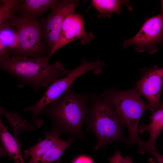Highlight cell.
Segmentation results:
<instances>
[{
  "label": "cell",
  "mask_w": 163,
  "mask_h": 163,
  "mask_svg": "<svg viewBox=\"0 0 163 163\" xmlns=\"http://www.w3.org/2000/svg\"><path fill=\"white\" fill-rule=\"evenodd\" d=\"M143 75L136 84V88L141 95L147 101L152 112L161 106L160 97L163 85V67L157 66L142 69Z\"/></svg>",
  "instance_id": "30bf717a"
},
{
  "label": "cell",
  "mask_w": 163,
  "mask_h": 163,
  "mask_svg": "<svg viewBox=\"0 0 163 163\" xmlns=\"http://www.w3.org/2000/svg\"><path fill=\"white\" fill-rule=\"evenodd\" d=\"M123 4L129 10L132 11L133 8L127 0H92L91 3V5L97 11L99 18H110L113 13L120 14L122 11L120 6Z\"/></svg>",
  "instance_id": "9a60e30c"
},
{
  "label": "cell",
  "mask_w": 163,
  "mask_h": 163,
  "mask_svg": "<svg viewBox=\"0 0 163 163\" xmlns=\"http://www.w3.org/2000/svg\"><path fill=\"white\" fill-rule=\"evenodd\" d=\"M161 13L163 14V0L161 1Z\"/></svg>",
  "instance_id": "603a6c76"
},
{
  "label": "cell",
  "mask_w": 163,
  "mask_h": 163,
  "mask_svg": "<svg viewBox=\"0 0 163 163\" xmlns=\"http://www.w3.org/2000/svg\"><path fill=\"white\" fill-rule=\"evenodd\" d=\"M110 163H133V159L130 156L123 157L121 152L117 150L111 156L108 158Z\"/></svg>",
  "instance_id": "d6986e66"
},
{
  "label": "cell",
  "mask_w": 163,
  "mask_h": 163,
  "mask_svg": "<svg viewBox=\"0 0 163 163\" xmlns=\"http://www.w3.org/2000/svg\"><path fill=\"white\" fill-rule=\"evenodd\" d=\"M20 0H1L0 8V30L11 26L10 22L15 14L14 8Z\"/></svg>",
  "instance_id": "e0dca14e"
},
{
  "label": "cell",
  "mask_w": 163,
  "mask_h": 163,
  "mask_svg": "<svg viewBox=\"0 0 163 163\" xmlns=\"http://www.w3.org/2000/svg\"><path fill=\"white\" fill-rule=\"evenodd\" d=\"M151 121L148 125H142L139 128L140 133L147 131L149 133V140L144 142L142 145L138 149L141 153H149L156 150L155 146L156 140L163 130V102L157 109L151 112Z\"/></svg>",
  "instance_id": "7c38bea8"
},
{
  "label": "cell",
  "mask_w": 163,
  "mask_h": 163,
  "mask_svg": "<svg viewBox=\"0 0 163 163\" xmlns=\"http://www.w3.org/2000/svg\"><path fill=\"white\" fill-rule=\"evenodd\" d=\"M150 154L155 158L159 163H163V155L156 150L152 152Z\"/></svg>",
  "instance_id": "44dd1931"
},
{
  "label": "cell",
  "mask_w": 163,
  "mask_h": 163,
  "mask_svg": "<svg viewBox=\"0 0 163 163\" xmlns=\"http://www.w3.org/2000/svg\"><path fill=\"white\" fill-rule=\"evenodd\" d=\"M0 115H4L6 118L14 132V136L17 137L23 131H32L36 128L26 120H22L19 113L8 111L0 107Z\"/></svg>",
  "instance_id": "2e32d148"
},
{
  "label": "cell",
  "mask_w": 163,
  "mask_h": 163,
  "mask_svg": "<svg viewBox=\"0 0 163 163\" xmlns=\"http://www.w3.org/2000/svg\"><path fill=\"white\" fill-rule=\"evenodd\" d=\"M149 163H156L153 158H150L149 160Z\"/></svg>",
  "instance_id": "7402d4cb"
},
{
  "label": "cell",
  "mask_w": 163,
  "mask_h": 163,
  "mask_svg": "<svg viewBox=\"0 0 163 163\" xmlns=\"http://www.w3.org/2000/svg\"><path fill=\"white\" fill-rule=\"evenodd\" d=\"M163 43V14L146 20L138 33L132 38L125 40V48L134 47L139 53L153 54L158 50V45Z\"/></svg>",
  "instance_id": "9c48e42d"
},
{
  "label": "cell",
  "mask_w": 163,
  "mask_h": 163,
  "mask_svg": "<svg viewBox=\"0 0 163 163\" xmlns=\"http://www.w3.org/2000/svg\"><path fill=\"white\" fill-rule=\"evenodd\" d=\"M85 23L83 16L79 13L68 15L63 22L59 40L48 57L50 58L66 45L78 39L84 45L90 43L94 35L85 31Z\"/></svg>",
  "instance_id": "8fae6325"
},
{
  "label": "cell",
  "mask_w": 163,
  "mask_h": 163,
  "mask_svg": "<svg viewBox=\"0 0 163 163\" xmlns=\"http://www.w3.org/2000/svg\"><path fill=\"white\" fill-rule=\"evenodd\" d=\"M105 64L99 58L94 61H90L85 58L82 60L80 65L72 69L67 75L56 79L51 83L47 88L46 91L40 99L34 105L24 108L25 111L33 113L32 120L36 128H40L43 120L38 116L42 109L46 106L60 97L77 78L89 71L100 74Z\"/></svg>",
  "instance_id": "5b68a950"
},
{
  "label": "cell",
  "mask_w": 163,
  "mask_h": 163,
  "mask_svg": "<svg viewBox=\"0 0 163 163\" xmlns=\"http://www.w3.org/2000/svg\"><path fill=\"white\" fill-rule=\"evenodd\" d=\"M79 3L77 0H57L47 16L41 19L42 40L48 56L59 40L65 19L74 13Z\"/></svg>",
  "instance_id": "52a82bcc"
},
{
  "label": "cell",
  "mask_w": 163,
  "mask_h": 163,
  "mask_svg": "<svg viewBox=\"0 0 163 163\" xmlns=\"http://www.w3.org/2000/svg\"><path fill=\"white\" fill-rule=\"evenodd\" d=\"M49 58L48 56H11L0 61V67L19 81L20 87L27 85L37 91L47 88L53 82L68 75L71 71L66 69L59 61L50 64Z\"/></svg>",
  "instance_id": "7a4b0ae2"
},
{
  "label": "cell",
  "mask_w": 163,
  "mask_h": 163,
  "mask_svg": "<svg viewBox=\"0 0 163 163\" xmlns=\"http://www.w3.org/2000/svg\"><path fill=\"white\" fill-rule=\"evenodd\" d=\"M92 97V94L75 92L71 86L59 98L45 107L40 113L50 120L53 131L83 141L86 138L82 126L86 122Z\"/></svg>",
  "instance_id": "6da1fadb"
},
{
  "label": "cell",
  "mask_w": 163,
  "mask_h": 163,
  "mask_svg": "<svg viewBox=\"0 0 163 163\" xmlns=\"http://www.w3.org/2000/svg\"><path fill=\"white\" fill-rule=\"evenodd\" d=\"M85 123V132L91 131L95 136V150L114 142H126L122 132L124 124L111 102L101 95L92 94Z\"/></svg>",
  "instance_id": "3957f363"
},
{
  "label": "cell",
  "mask_w": 163,
  "mask_h": 163,
  "mask_svg": "<svg viewBox=\"0 0 163 163\" xmlns=\"http://www.w3.org/2000/svg\"><path fill=\"white\" fill-rule=\"evenodd\" d=\"M0 42L10 50L11 55L16 47L17 39L16 32L11 28V26L0 30Z\"/></svg>",
  "instance_id": "ac0fdd59"
},
{
  "label": "cell",
  "mask_w": 163,
  "mask_h": 163,
  "mask_svg": "<svg viewBox=\"0 0 163 163\" xmlns=\"http://www.w3.org/2000/svg\"><path fill=\"white\" fill-rule=\"evenodd\" d=\"M57 0H20L16 5L14 12L19 11L20 15L26 18H38L48 9H50Z\"/></svg>",
  "instance_id": "5bb4252c"
},
{
  "label": "cell",
  "mask_w": 163,
  "mask_h": 163,
  "mask_svg": "<svg viewBox=\"0 0 163 163\" xmlns=\"http://www.w3.org/2000/svg\"><path fill=\"white\" fill-rule=\"evenodd\" d=\"M8 129L0 119L1 156L4 157L10 156L16 163H25L20 149L22 144L18 139L13 136L8 132Z\"/></svg>",
  "instance_id": "4fadbf2b"
},
{
  "label": "cell",
  "mask_w": 163,
  "mask_h": 163,
  "mask_svg": "<svg viewBox=\"0 0 163 163\" xmlns=\"http://www.w3.org/2000/svg\"><path fill=\"white\" fill-rule=\"evenodd\" d=\"M101 95L111 102L116 113L124 125L127 126L129 137L126 142L136 143L138 147L140 146L143 141L139 136L138 124L143 113L149 109L148 104L142 99L136 88L125 91L115 88L105 89Z\"/></svg>",
  "instance_id": "277c9868"
},
{
  "label": "cell",
  "mask_w": 163,
  "mask_h": 163,
  "mask_svg": "<svg viewBox=\"0 0 163 163\" xmlns=\"http://www.w3.org/2000/svg\"><path fill=\"white\" fill-rule=\"evenodd\" d=\"M70 163H95V162L90 155L86 154H81L74 157Z\"/></svg>",
  "instance_id": "ffe728a7"
},
{
  "label": "cell",
  "mask_w": 163,
  "mask_h": 163,
  "mask_svg": "<svg viewBox=\"0 0 163 163\" xmlns=\"http://www.w3.org/2000/svg\"><path fill=\"white\" fill-rule=\"evenodd\" d=\"M10 25L15 28L17 39L16 47L11 56H48V52L42 40L41 23L38 18H28L14 14Z\"/></svg>",
  "instance_id": "8992f818"
},
{
  "label": "cell",
  "mask_w": 163,
  "mask_h": 163,
  "mask_svg": "<svg viewBox=\"0 0 163 163\" xmlns=\"http://www.w3.org/2000/svg\"><path fill=\"white\" fill-rule=\"evenodd\" d=\"M45 137L24 151L25 158H30L26 163H59L63 153L76 139L68 137L67 140H62L59 134L51 129L46 131Z\"/></svg>",
  "instance_id": "ba28073f"
}]
</instances>
